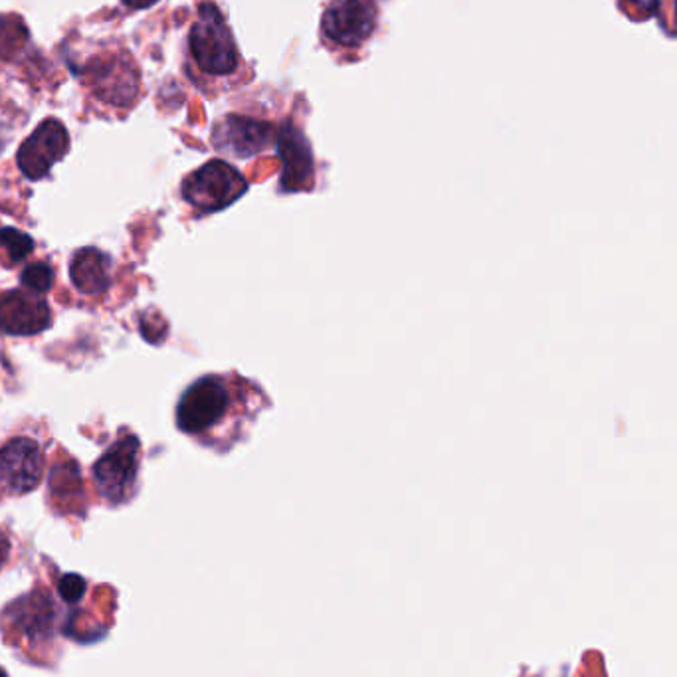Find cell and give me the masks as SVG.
<instances>
[{
	"instance_id": "cell-1",
	"label": "cell",
	"mask_w": 677,
	"mask_h": 677,
	"mask_svg": "<svg viewBox=\"0 0 677 677\" xmlns=\"http://www.w3.org/2000/svg\"><path fill=\"white\" fill-rule=\"evenodd\" d=\"M188 53L205 78H228L242 68L241 52L230 27L214 2L198 7L195 24L188 32Z\"/></svg>"
},
{
	"instance_id": "cell-2",
	"label": "cell",
	"mask_w": 677,
	"mask_h": 677,
	"mask_svg": "<svg viewBox=\"0 0 677 677\" xmlns=\"http://www.w3.org/2000/svg\"><path fill=\"white\" fill-rule=\"evenodd\" d=\"M232 409L230 386L220 376H203L183 392L177 426L188 436H203L220 426Z\"/></svg>"
},
{
	"instance_id": "cell-3",
	"label": "cell",
	"mask_w": 677,
	"mask_h": 677,
	"mask_svg": "<svg viewBox=\"0 0 677 677\" xmlns=\"http://www.w3.org/2000/svg\"><path fill=\"white\" fill-rule=\"evenodd\" d=\"M248 188L241 170L224 160H210L190 173L183 183V196L198 213H218L238 200Z\"/></svg>"
},
{
	"instance_id": "cell-4",
	"label": "cell",
	"mask_w": 677,
	"mask_h": 677,
	"mask_svg": "<svg viewBox=\"0 0 677 677\" xmlns=\"http://www.w3.org/2000/svg\"><path fill=\"white\" fill-rule=\"evenodd\" d=\"M379 22L374 0H331L321 17L323 38L341 48H359L373 36Z\"/></svg>"
},
{
	"instance_id": "cell-5",
	"label": "cell",
	"mask_w": 677,
	"mask_h": 677,
	"mask_svg": "<svg viewBox=\"0 0 677 677\" xmlns=\"http://www.w3.org/2000/svg\"><path fill=\"white\" fill-rule=\"evenodd\" d=\"M141 444L137 438L127 434L117 440L94 465V478L98 490L107 501L124 503L134 493L139 473Z\"/></svg>"
},
{
	"instance_id": "cell-6",
	"label": "cell",
	"mask_w": 677,
	"mask_h": 677,
	"mask_svg": "<svg viewBox=\"0 0 677 677\" xmlns=\"http://www.w3.org/2000/svg\"><path fill=\"white\" fill-rule=\"evenodd\" d=\"M70 151V135L58 119H46L18 149L17 163L30 180L45 178L58 160Z\"/></svg>"
},
{
	"instance_id": "cell-7",
	"label": "cell",
	"mask_w": 677,
	"mask_h": 677,
	"mask_svg": "<svg viewBox=\"0 0 677 677\" xmlns=\"http://www.w3.org/2000/svg\"><path fill=\"white\" fill-rule=\"evenodd\" d=\"M45 475V454L32 438H14L0 448V481L12 493L36 490Z\"/></svg>"
},
{
	"instance_id": "cell-8",
	"label": "cell",
	"mask_w": 677,
	"mask_h": 677,
	"mask_svg": "<svg viewBox=\"0 0 677 677\" xmlns=\"http://www.w3.org/2000/svg\"><path fill=\"white\" fill-rule=\"evenodd\" d=\"M52 323L50 305L42 295L28 290H12L0 294V333L36 335Z\"/></svg>"
},
{
	"instance_id": "cell-9",
	"label": "cell",
	"mask_w": 677,
	"mask_h": 677,
	"mask_svg": "<svg viewBox=\"0 0 677 677\" xmlns=\"http://www.w3.org/2000/svg\"><path fill=\"white\" fill-rule=\"evenodd\" d=\"M274 127L252 117L228 116L218 121L213 131L214 147L230 153L238 159L266 151L274 141Z\"/></svg>"
},
{
	"instance_id": "cell-10",
	"label": "cell",
	"mask_w": 677,
	"mask_h": 677,
	"mask_svg": "<svg viewBox=\"0 0 677 677\" xmlns=\"http://www.w3.org/2000/svg\"><path fill=\"white\" fill-rule=\"evenodd\" d=\"M111 259L98 248H81L73 254L70 264V276L78 292L86 295H99L111 285Z\"/></svg>"
},
{
	"instance_id": "cell-11",
	"label": "cell",
	"mask_w": 677,
	"mask_h": 677,
	"mask_svg": "<svg viewBox=\"0 0 677 677\" xmlns=\"http://www.w3.org/2000/svg\"><path fill=\"white\" fill-rule=\"evenodd\" d=\"M96 89L98 96L116 106H129L139 89L134 66L129 62L104 63L96 73Z\"/></svg>"
},
{
	"instance_id": "cell-12",
	"label": "cell",
	"mask_w": 677,
	"mask_h": 677,
	"mask_svg": "<svg viewBox=\"0 0 677 677\" xmlns=\"http://www.w3.org/2000/svg\"><path fill=\"white\" fill-rule=\"evenodd\" d=\"M10 610H14L12 618L17 622L18 628L27 634L32 640H40L52 634L53 612L52 600L42 595L36 597L22 598L17 605L10 606Z\"/></svg>"
},
{
	"instance_id": "cell-13",
	"label": "cell",
	"mask_w": 677,
	"mask_h": 677,
	"mask_svg": "<svg viewBox=\"0 0 677 677\" xmlns=\"http://www.w3.org/2000/svg\"><path fill=\"white\" fill-rule=\"evenodd\" d=\"M279 155L285 163V178L292 175V180H305L307 175H312V151L310 143L305 141L295 127L285 125L279 134Z\"/></svg>"
},
{
	"instance_id": "cell-14",
	"label": "cell",
	"mask_w": 677,
	"mask_h": 677,
	"mask_svg": "<svg viewBox=\"0 0 677 677\" xmlns=\"http://www.w3.org/2000/svg\"><path fill=\"white\" fill-rule=\"evenodd\" d=\"M20 282L24 285V290L32 294L45 295L53 284V269L46 262H35L30 266L24 267Z\"/></svg>"
},
{
	"instance_id": "cell-15",
	"label": "cell",
	"mask_w": 677,
	"mask_h": 677,
	"mask_svg": "<svg viewBox=\"0 0 677 677\" xmlns=\"http://www.w3.org/2000/svg\"><path fill=\"white\" fill-rule=\"evenodd\" d=\"M0 246L7 249V254L12 262H20V259L30 256V252L35 249V242L28 234L17 230V228H2L0 230Z\"/></svg>"
},
{
	"instance_id": "cell-16",
	"label": "cell",
	"mask_w": 677,
	"mask_h": 677,
	"mask_svg": "<svg viewBox=\"0 0 677 677\" xmlns=\"http://www.w3.org/2000/svg\"><path fill=\"white\" fill-rule=\"evenodd\" d=\"M58 592L66 602H80L86 595V580L81 579L80 575H63L58 582Z\"/></svg>"
},
{
	"instance_id": "cell-17",
	"label": "cell",
	"mask_w": 677,
	"mask_h": 677,
	"mask_svg": "<svg viewBox=\"0 0 677 677\" xmlns=\"http://www.w3.org/2000/svg\"><path fill=\"white\" fill-rule=\"evenodd\" d=\"M155 2H159V0H124V4H127L129 9H149Z\"/></svg>"
},
{
	"instance_id": "cell-18",
	"label": "cell",
	"mask_w": 677,
	"mask_h": 677,
	"mask_svg": "<svg viewBox=\"0 0 677 677\" xmlns=\"http://www.w3.org/2000/svg\"><path fill=\"white\" fill-rule=\"evenodd\" d=\"M7 555H9V543L4 539H0V567H2V562L7 561Z\"/></svg>"
},
{
	"instance_id": "cell-19",
	"label": "cell",
	"mask_w": 677,
	"mask_h": 677,
	"mask_svg": "<svg viewBox=\"0 0 677 677\" xmlns=\"http://www.w3.org/2000/svg\"><path fill=\"white\" fill-rule=\"evenodd\" d=\"M0 677H7V674H4V669L0 668Z\"/></svg>"
}]
</instances>
